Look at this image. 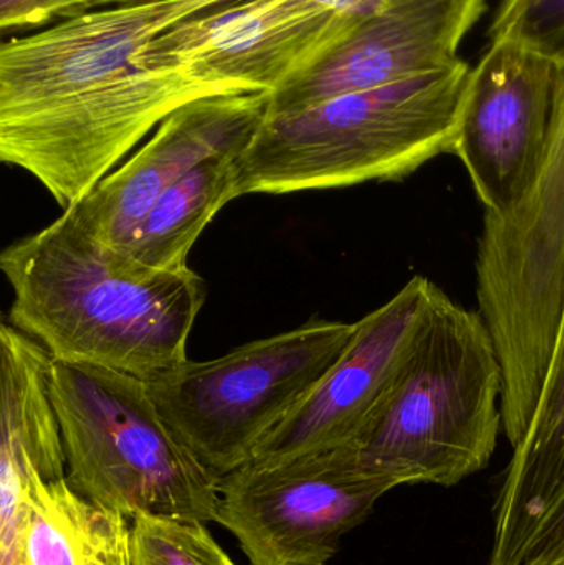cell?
Here are the masks:
<instances>
[{
    "label": "cell",
    "instance_id": "603a6c76",
    "mask_svg": "<svg viewBox=\"0 0 564 565\" xmlns=\"http://www.w3.org/2000/svg\"><path fill=\"white\" fill-rule=\"evenodd\" d=\"M109 565H129L128 547H126V550L123 551V554H119V556Z\"/></svg>",
    "mask_w": 564,
    "mask_h": 565
},
{
    "label": "cell",
    "instance_id": "44dd1931",
    "mask_svg": "<svg viewBox=\"0 0 564 565\" xmlns=\"http://www.w3.org/2000/svg\"><path fill=\"white\" fill-rule=\"evenodd\" d=\"M65 0H0V29L2 33L36 30L55 20Z\"/></svg>",
    "mask_w": 564,
    "mask_h": 565
},
{
    "label": "cell",
    "instance_id": "7a4b0ae2",
    "mask_svg": "<svg viewBox=\"0 0 564 565\" xmlns=\"http://www.w3.org/2000/svg\"><path fill=\"white\" fill-rule=\"evenodd\" d=\"M0 270L13 291L9 322L53 361L156 377L188 361V341L205 301L191 268L156 271L62 217L10 244Z\"/></svg>",
    "mask_w": 564,
    "mask_h": 565
},
{
    "label": "cell",
    "instance_id": "30bf717a",
    "mask_svg": "<svg viewBox=\"0 0 564 565\" xmlns=\"http://www.w3.org/2000/svg\"><path fill=\"white\" fill-rule=\"evenodd\" d=\"M558 65L509 40H490L470 68L453 152L486 212L506 214L535 184L552 131Z\"/></svg>",
    "mask_w": 564,
    "mask_h": 565
},
{
    "label": "cell",
    "instance_id": "7402d4cb",
    "mask_svg": "<svg viewBox=\"0 0 564 565\" xmlns=\"http://www.w3.org/2000/svg\"><path fill=\"white\" fill-rule=\"evenodd\" d=\"M125 2H132V0H65V2L60 6L53 22L65 19V17L76 15V13L89 12V10Z\"/></svg>",
    "mask_w": 564,
    "mask_h": 565
},
{
    "label": "cell",
    "instance_id": "9a60e30c",
    "mask_svg": "<svg viewBox=\"0 0 564 565\" xmlns=\"http://www.w3.org/2000/svg\"><path fill=\"white\" fill-rule=\"evenodd\" d=\"M129 521L66 478L35 483L0 521V565H109L128 547Z\"/></svg>",
    "mask_w": 564,
    "mask_h": 565
},
{
    "label": "cell",
    "instance_id": "5b68a950",
    "mask_svg": "<svg viewBox=\"0 0 564 565\" xmlns=\"http://www.w3.org/2000/svg\"><path fill=\"white\" fill-rule=\"evenodd\" d=\"M52 397L66 480L82 497L128 521L155 516L215 523L221 478L175 437L148 381L53 361Z\"/></svg>",
    "mask_w": 564,
    "mask_h": 565
},
{
    "label": "cell",
    "instance_id": "9c48e42d",
    "mask_svg": "<svg viewBox=\"0 0 564 565\" xmlns=\"http://www.w3.org/2000/svg\"><path fill=\"white\" fill-rule=\"evenodd\" d=\"M383 0H241L174 26L158 46L235 92L284 88L320 65Z\"/></svg>",
    "mask_w": 564,
    "mask_h": 565
},
{
    "label": "cell",
    "instance_id": "8fae6325",
    "mask_svg": "<svg viewBox=\"0 0 564 565\" xmlns=\"http://www.w3.org/2000/svg\"><path fill=\"white\" fill-rule=\"evenodd\" d=\"M439 291L414 277L357 322L333 367L265 438L251 461H280L353 444L386 397L429 321Z\"/></svg>",
    "mask_w": 564,
    "mask_h": 565
},
{
    "label": "cell",
    "instance_id": "7c38bea8",
    "mask_svg": "<svg viewBox=\"0 0 564 565\" xmlns=\"http://www.w3.org/2000/svg\"><path fill=\"white\" fill-rule=\"evenodd\" d=\"M268 108V92L209 96L182 106L131 159L66 211L99 244L119 250L162 192L211 159L242 154Z\"/></svg>",
    "mask_w": 564,
    "mask_h": 565
},
{
    "label": "cell",
    "instance_id": "d6986e66",
    "mask_svg": "<svg viewBox=\"0 0 564 565\" xmlns=\"http://www.w3.org/2000/svg\"><path fill=\"white\" fill-rule=\"evenodd\" d=\"M487 36L519 43L563 65L564 0H502Z\"/></svg>",
    "mask_w": 564,
    "mask_h": 565
},
{
    "label": "cell",
    "instance_id": "6da1fadb",
    "mask_svg": "<svg viewBox=\"0 0 564 565\" xmlns=\"http://www.w3.org/2000/svg\"><path fill=\"white\" fill-rule=\"evenodd\" d=\"M241 0H132L56 20L0 49V159L63 211L182 106L234 89L159 55L188 20Z\"/></svg>",
    "mask_w": 564,
    "mask_h": 565
},
{
    "label": "cell",
    "instance_id": "e0dca14e",
    "mask_svg": "<svg viewBox=\"0 0 564 565\" xmlns=\"http://www.w3.org/2000/svg\"><path fill=\"white\" fill-rule=\"evenodd\" d=\"M241 156L211 159L162 192L119 252L149 270H188L189 252L204 228L242 195Z\"/></svg>",
    "mask_w": 564,
    "mask_h": 565
},
{
    "label": "cell",
    "instance_id": "ac0fdd59",
    "mask_svg": "<svg viewBox=\"0 0 564 565\" xmlns=\"http://www.w3.org/2000/svg\"><path fill=\"white\" fill-rule=\"evenodd\" d=\"M129 565H235L205 523L138 516L129 521Z\"/></svg>",
    "mask_w": 564,
    "mask_h": 565
},
{
    "label": "cell",
    "instance_id": "52a82bcc",
    "mask_svg": "<svg viewBox=\"0 0 564 565\" xmlns=\"http://www.w3.org/2000/svg\"><path fill=\"white\" fill-rule=\"evenodd\" d=\"M357 322L310 321L212 361L149 379L159 414L215 477L254 458L265 438L333 367Z\"/></svg>",
    "mask_w": 564,
    "mask_h": 565
},
{
    "label": "cell",
    "instance_id": "3957f363",
    "mask_svg": "<svg viewBox=\"0 0 564 565\" xmlns=\"http://www.w3.org/2000/svg\"><path fill=\"white\" fill-rule=\"evenodd\" d=\"M472 66L447 68L295 111L270 113L242 152L241 194L400 181L453 152Z\"/></svg>",
    "mask_w": 564,
    "mask_h": 565
},
{
    "label": "cell",
    "instance_id": "ffe728a7",
    "mask_svg": "<svg viewBox=\"0 0 564 565\" xmlns=\"http://www.w3.org/2000/svg\"><path fill=\"white\" fill-rule=\"evenodd\" d=\"M562 561H564V498L536 527L520 565H555Z\"/></svg>",
    "mask_w": 564,
    "mask_h": 565
},
{
    "label": "cell",
    "instance_id": "cb8c5ba5",
    "mask_svg": "<svg viewBox=\"0 0 564 565\" xmlns=\"http://www.w3.org/2000/svg\"><path fill=\"white\" fill-rule=\"evenodd\" d=\"M555 565H564V561H562V563H558V564H555Z\"/></svg>",
    "mask_w": 564,
    "mask_h": 565
},
{
    "label": "cell",
    "instance_id": "8992f818",
    "mask_svg": "<svg viewBox=\"0 0 564 565\" xmlns=\"http://www.w3.org/2000/svg\"><path fill=\"white\" fill-rule=\"evenodd\" d=\"M476 268L479 311L506 374L503 431L515 448L535 418L564 308V63L542 171L515 207L486 212Z\"/></svg>",
    "mask_w": 564,
    "mask_h": 565
},
{
    "label": "cell",
    "instance_id": "2e32d148",
    "mask_svg": "<svg viewBox=\"0 0 564 565\" xmlns=\"http://www.w3.org/2000/svg\"><path fill=\"white\" fill-rule=\"evenodd\" d=\"M564 498V308L545 388L532 427L503 480L489 565H520L546 514Z\"/></svg>",
    "mask_w": 564,
    "mask_h": 565
},
{
    "label": "cell",
    "instance_id": "277c9868",
    "mask_svg": "<svg viewBox=\"0 0 564 565\" xmlns=\"http://www.w3.org/2000/svg\"><path fill=\"white\" fill-rule=\"evenodd\" d=\"M503 387L486 319L439 288L406 364L351 444L361 468L393 490L460 483L492 458L503 428Z\"/></svg>",
    "mask_w": 564,
    "mask_h": 565
},
{
    "label": "cell",
    "instance_id": "ba28073f",
    "mask_svg": "<svg viewBox=\"0 0 564 565\" xmlns=\"http://www.w3.org/2000/svg\"><path fill=\"white\" fill-rule=\"evenodd\" d=\"M390 483L368 473L353 445L280 461H248L219 481L215 523L251 565H327Z\"/></svg>",
    "mask_w": 564,
    "mask_h": 565
},
{
    "label": "cell",
    "instance_id": "5bb4252c",
    "mask_svg": "<svg viewBox=\"0 0 564 565\" xmlns=\"http://www.w3.org/2000/svg\"><path fill=\"white\" fill-rule=\"evenodd\" d=\"M53 358L39 341L0 326V521L35 483L66 478L62 428L52 397Z\"/></svg>",
    "mask_w": 564,
    "mask_h": 565
},
{
    "label": "cell",
    "instance_id": "4fadbf2b",
    "mask_svg": "<svg viewBox=\"0 0 564 565\" xmlns=\"http://www.w3.org/2000/svg\"><path fill=\"white\" fill-rule=\"evenodd\" d=\"M487 0H383L320 65L270 93V113L366 92L459 62Z\"/></svg>",
    "mask_w": 564,
    "mask_h": 565
}]
</instances>
